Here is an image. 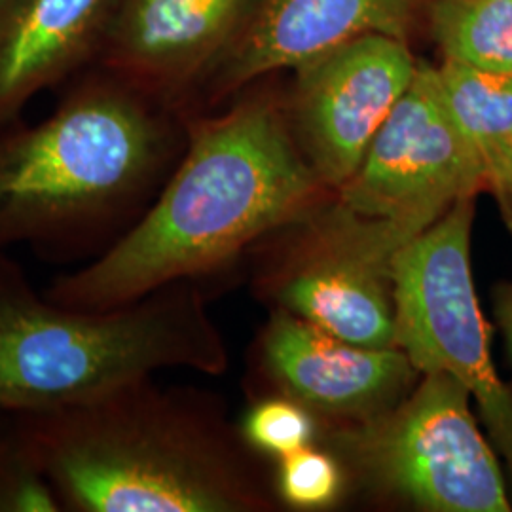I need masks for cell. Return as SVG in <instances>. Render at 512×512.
Listing matches in <instances>:
<instances>
[{"label": "cell", "instance_id": "cell-1", "mask_svg": "<svg viewBox=\"0 0 512 512\" xmlns=\"http://www.w3.org/2000/svg\"><path fill=\"white\" fill-rule=\"evenodd\" d=\"M319 184L272 103L247 99L219 116L190 118L183 156L147 213L44 294L71 308L110 310L196 281L300 217Z\"/></svg>", "mask_w": 512, "mask_h": 512}, {"label": "cell", "instance_id": "cell-2", "mask_svg": "<svg viewBox=\"0 0 512 512\" xmlns=\"http://www.w3.org/2000/svg\"><path fill=\"white\" fill-rule=\"evenodd\" d=\"M165 103L92 67L46 120L0 126V251L25 243L48 262L84 266L114 247L177 165L186 128Z\"/></svg>", "mask_w": 512, "mask_h": 512}, {"label": "cell", "instance_id": "cell-3", "mask_svg": "<svg viewBox=\"0 0 512 512\" xmlns=\"http://www.w3.org/2000/svg\"><path fill=\"white\" fill-rule=\"evenodd\" d=\"M65 512H238L258 505L213 404L150 376L88 403L10 416Z\"/></svg>", "mask_w": 512, "mask_h": 512}, {"label": "cell", "instance_id": "cell-4", "mask_svg": "<svg viewBox=\"0 0 512 512\" xmlns=\"http://www.w3.org/2000/svg\"><path fill=\"white\" fill-rule=\"evenodd\" d=\"M186 366L222 372L226 349L192 279L110 310H82L38 293L0 251V416L88 403Z\"/></svg>", "mask_w": 512, "mask_h": 512}, {"label": "cell", "instance_id": "cell-5", "mask_svg": "<svg viewBox=\"0 0 512 512\" xmlns=\"http://www.w3.org/2000/svg\"><path fill=\"white\" fill-rule=\"evenodd\" d=\"M482 188L484 158L448 109L437 67L420 63L359 169L338 188L317 243L389 270L404 245Z\"/></svg>", "mask_w": 512, "mask_h": 512}, {"label": "cell", "instance_id": "cell-6", "mask_svg": "<svg viewBox=\"0 0 512 512\" xmlns=\"http://www.w3.org/2000/svg\"><path fill=\"white\" fill-rule=\"evenodd\" d=\"M471 399L448 372H425L412 397L340 431L334 444L368 484L425 511H511Z\"/></svg>", "mask_w": 512, "mask_h": 512}, {"label": "cell", "instance_id": "cell-7", "mask_svg": "<svg viewBox=\"0 0 512 512\" xmlns=\"http://www.w3.org/2000/svg\"><path fill=\"white\" fill-rule=\"evenodd\" d=\"M475 198L456 203L391 260L397 348L418 372L465 385L512 473V389L495 372L471 272Z\"/></svg>", "mask_w": 512, "mask_h": 512}, {"label": "cell", "instance_id": "cell-8", "mask_svg": "<svg viewBox=\"0 0 512 512\" xmlns=\"http://www.w3.org/2000/svg\"><path fill=\"white\" fill-rule=\"evenodd\" d=\"M418 65L408 40L368 35L296 71L298 148L319 183L336 190L348 183Z\"/></svg>", "mask_w": 512, "mask_h": 512}, {"label": "cell", "instance_id": "cell-9", "mask_svg": "<svg viewBox=\"0 0 512 512\" xmlns=\"http://www.w3.org/2000/svg\"><path fill=\"white\" fill-rule=\"evenodd\" d=\"M420 0H262L205 71L209 99L264 74L294 69L368 35L408 40Z\"/></svg>", "mask_w": 512, "mask_h": 512}, {"label": "cell", "instance_id": "cell-10", "mask_svg": "<svg viewBox=\"0 0 512 512\" xmlns=\"http://www.w3.org/2000/svg\"><path fill=\"white\" fill-rule=\"evenodd\" d=\"M251 0H120L93 67L171 101L236 37Z\"/></svg>", "mask_w": 512, "mask_h": 512}, {"label": "cell", "instance_id": "cell-11", "mask_svg": "<svg viewBox=\"0 0 512 512\" xmlns=\"http://www.w3.org/2000/svg\"><path fill=\"white\" fill-rule=\"evenodd\" d=\"M277 382L300 403L359 420L401 403L418 372L401 348H365L279 313L264 334Z\"/></svg>", "mask_w": 512, "mask_h": 512}, {"label": "cell", "instance_id": "cell-12", "mask_svg": "<svg viewBox=\"0 0 512 512\" xmlns=\"http://www.w3.org/2000/svg\"><path fill=\"white\" fill-rule=\"evenodd\" d=\"M120 0H14L0 14V126L48 88L92 69Z\"/></svg>", "mask_w": 512, "mask_h": 512}, {"label": "cell", "instance_id": "cell-13", "mask_svg": "<svg viewBox=\"0 0 512 512\" xmlns=\"http://www.w3.org/2000/svg\"><path fill=\"white\" fill-rule=\"evenodd\" d=\"M296 317L365 348H397V315L389 270L317 243L281 289Z\"/></svg>", "mask_w": 512, "mask_h": 512}, {"label": "cell", "instance_id": "cell-14", "mask_svg": "<svg viewBox=\"0 0 512 512\" xmlns=\"http://www.w3.org/2000/svg\"><path fill=\"white\" fill-rule=\"evenodd\" d=\"M437 74L448 109L490 171L512 150V73L442 61Z\"/></svg>", "mask_w": 512, "mask_h": 512}, {"label": "cell", "instance_id": "cell-15", "mask_svg": "<svg viewBox=\"0 0 512 512\" xmlns=\"http://www.w3.org/2000/svg\"><path fill=\"white\" fill-rule=\"evenodd\" d=\"M431 33L442 61L512 73V0H435Z\"/></svg>", "mask_w": 512, "mask_h": 512}, {"label": "cell", "instance_id": "cell-16", "mask_svg": "<svg viewBox=\"0 0 512 512\" xmlns=\"http://www.w3.org/2000/svg\"><path fill=\"white\" fill-rule=\"evenodd\" d=\"M0 512H65L10 416H0Z\"/></svg>", "mask_w": 512, "mask_h": 512}, {"label": "cell", "instance_id": "cell-17", "mask_svg": "<svg viewBox=\"0 0 512 512\" xmlns=\"http://www.w3.org/2000/svg\"><path fill=\"white\" fill-rule=\"evenodd\" d=\"M279 488L300 509H321L336 501L342 490V471L336 459L308 448L283 456Z\"/></svg>", "mask_w": 512, "mask_h": 512}, {"label": "cell", "instance_id": "cell-18", "mask_svg": "<svg viewBox=\"0 0 512 512\" xmlns=\"http://www.w3.org/2000/svg\"><path fill=\"white\" fill-rule=\"evenodd\" d=\"M313 433L315 427L310 414L289 401L256 404L243 425L247 442L262 452L277 454L281 458L308 448Z\"/></svg>", "mask_w": 512, "mask_h": 512}, {"label": "cell", "instance_id": "cell-19", "mask_svg": "<svg viewBox=\"0 0 512 512\" xmlns=\"http://www.w3.org/2000/svg\"><path fill=\"white\" fill-rule=\"evenodd\" d=\"M488 188L494 192L501 215L512 230V150L490 167Z\"/></svg>", "mask_w": 512, "mask_h": 512}, {"label": "cell", "instance_id": "cell-20", "mask_svg": "<svg viewBox=\"0 0 512 512\" xmlns=\"http://www.w3.org/2000/svg\"><path fill=\"white\" fill-rule=\"evenodd\" d=\"M495 317L505 338V348L512 366V283L501 285L495 293Z\"/></svg>", "mask_w": 512, "mask_h": 512}, {"label": "cell", "instance_id": "cell-21", "mask_svg": "<svg viewBox=\"0 0 512 512\" xmlns=\"http://www.w3.org/2000/svg\"><path fill=\"white\" fill-rule=\"evenodd\" d=\"M12 2H14V0H0V14H2V12L8 8V4H12Z\"/></svg>", "mask_w": 512, "mask_h": 512}]
</instances>
